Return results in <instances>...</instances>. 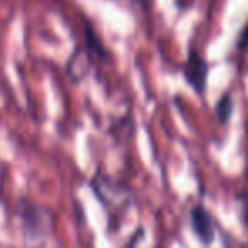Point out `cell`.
Returning a JSON list of instances; mask_svg holds the SVG:
<instances>
[{"instance_id":"1","label":"cell","mask_w":248,"mask_h":248,"mask_svg":"<svg viewBox=\"0 0 248 248\" xmlns=\"http://www.w3.org/2000/svg\"><path fill=\"white\" fill-rule=\"evenodd\" d=\"M207 63L201 58V55L197 53V49L190 48L189 56H187L186 68H184V75H186L187 82L190 83L194 90L199 95H202L206 92V80H207Z\"/></svg>"},{"instance_id":"3","label":"cell","mask_w":248,"mask_h":248,"mask_svg":"<svg viewBox=\"0 0 248 248\" xmlns=\"http://www.w3.org/2000/svg\"><path fill=\"white\" fill-rule=\"evenodd\" d=\"M231 114H233V100H231L230 93H224L216 104V116L221 124H226L230 121Z\"/></svg>"},{"instance_id":"2","label":"cell","mask_w":248,"mask_h":248,"mask_svg":"<svg viewBox=\"0 0 248 248\" xmlns=\"http://www.w3.org/2000/svg\"><path fill=\"white\" fill-rule=\"evenodd\" d=\"M190 219H192V230L196 236L199 238L201 243L211 245L216 236V230H214V223L211 214L204 209L202 206H196L190 211Z\"/></svg>"}]
</instances>
